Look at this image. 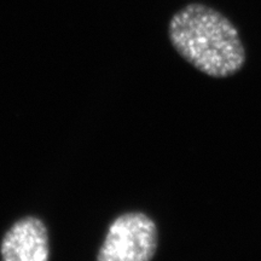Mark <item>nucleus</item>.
<instances>
[{"mask_svg": "<svg viewBox=\"0 0 261 261\" xmlns=\"http://www.w3.org/2000/svg\"><path fill=\"white\" fill-rule=\"evenodd\" d=\"M168 38L179 56L211 77H230L246 64V48L236 25L202 3H190L172 16Z\"/></svg>", "mask_w": 261, "mask_h": 261, "instance_id": "f257e3e1", "label": "nucleus"}, {"mask_svg": "<svg viewBox=\"0 0 261 261\" xmlns=\"http://www.w3.org/2000/svg\"><path fill=\"white\" fill-rule=\"evenodd\" d=\"M158 243L155 221L142 212H128L109 226L97 261H151Z\"/></svg>", "mask_w": 261, "mask_h": 261, "instance_id": "f03ea898", "label": "nucleus"}, {"mask_svg": "<svg viewBox=\"0 0 261 261\" xmlns=\"http://www.w3.org/2000/svg\"><path fill=\"white\" fill-rule=\"evenodd\" d=\"M2 261H48L50 246L44 223L25 217L10 227L0 246Z\"/></svg>", "mask_w": 261, "mask_h": 261, "instance_id": "7ed1b4c3", "label": "nucleus"}]
</instances>
